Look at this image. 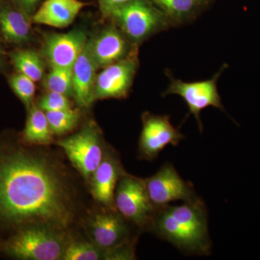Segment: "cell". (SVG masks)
<instances>
[{
    "label": "cell",
    "instance_id": "obj_1",
    "mask_svg": "<svg viewBox=\"0 0 260 260\" xmlns=\"http://www.w3.org/2000/svg\"><path fill=\"white\" fill-rule=\"evenodd\" d=\"M83 211L80 187L57 154L0 133V242L28 229L72 236Z\"/></svg>",
    "mask_w": 260,
    "mask_h": 260
},
{
    "label": "cell",
    "instance_id": "obj_2",
    "mask_svg": "<svg viewBox=\"0 0 260 260\" xmlns=\"http://www.w3.org/2000/svg\"><path fill=\"white\" fill-rule=\"evenodd\" d=\"M151 232L187 255L208 256L211 252L208 209L199 197L180 205L158 208Z\"/></svg>",
    "mask_w": 260,
    "mask_h": 260
},
{
    "label": "cell",
    "instance_id": "obj_3",
    "mask_svg": "<svg viewBox=\"0 0 260 260\" xmlns=\"http://www.w3.org/2000/svg\"><path fill=\"white\" fill-rule=\"evenodd\" d=\"M84 220L90 241L106 251L107 259H135L134 225L117 210L104 208Z\"/></svg>",
    "mask_w": 260,
    "mask_h": 260
},
{
    "label": "cell",
    "instance_id": "obj_4",
    "mask_svg": "<svg viewBox=\"0 0 260 260\" xmlns=\"http://www.w3.org/2000/svg\"><path fill=\"white\" fill-rule=\"evenodd\" d=\"M72 236L47 229H25L0 242V255L20 260L62 259Z\"/></svg>",
    "mask_w": 260,
    "mask_h": 260
},
{
    "label": "cell",
    "instance_id": "obj_5",
    "mask_svg": "<svg viewBox=\"0 0 260 260\" xmlns=\"http://www.w3.org/2000/svg\"><path fill=\"white\" fill-rule=\"evenodd\" d=\"M116 209L140 232H151L158 208L152 203L143 179L121 176L114 195Z\"/></svg>",
    "mask_w": 260,
    "mask_h": 260
},
{
    "label": "cell",
    "instance_id": "obj_6",
    "mask_svg": "<svg viewBox=\"0 0 260 260\" xmlns=\"http://www.w3.org/2000/svg\"><path fill=\"white\" fill-rule=\"evenodd\" d=\"M109 16L134 44L171 28L167 19L149 0H131Z\"/></svg>",
    "mask_w": 260,
    "mask_h": 260
},
{
    "label": "cell",
    "instance_id": "obj_7",
    "mask_svg": "<svg viewBox=\"0 0 260 260\" xmlns=\"http://www.w3.org/2000/svg\"><path fill=\"white\" fill-rule=\"evenodd\" d=\"M227 67V64H223L210 79L194 82H185L177 79L171 73L170 70H166V75L169 80V85L162 95L167 96L177 95L182 98L189 109V114L186 118L193 114L198 121L200 131L203 132V124L200 119L202 111L212 107L225 112L217 84Z\"/></svg>",
    "mask_w": 260,
    "mask_h": 260
},
{
    "label": "cell",
    "instance_id": "obj_8",
    "mask_svg": "<svg viewBox=\"0 0 260 260\" xmlns=\"http://www.w3.org/2000/svg\"><path fill=\"white\" fill-rule=\"evenodd\" d=\"M73 167L89 181L106 153L102 137L92 124L74 135L56 142Z\"/></svg>",
    "mask_w": 260,
    "mask_h": 260
},
{
    "label": "cell",
    "instance_id": "obj_9",
    "mask_svg": "<svg viewBox=\"0 0 260 260\" xmlns=\"http://www.w3.org/2000/svg\"><path fill=\"white\" fill-rule=\"evenodd\" d=\"M152 203L157 208L174 202H187L198 198L191 182L184 181L172 164L167 162L151 177L143 179Z\"/></svg>",
    "mask_w": 260,
    "mask_h": 260
},
{
    "label": "cell",
    "instance_id": "obj_10",
    "mask_svg": "<svg viewBox=\"0 0 260 260\" xmlns=\"http://www.w3.org/2000/svg\"><path fill=\"white\" fill-rule=\"evenodd\" d=\"M184 135L171 122L170 116L145 112L139 140L140 158L152 160L169 145L177 146Z\"/></svg>",
    "mask_w": 260,
    "mask_h": 260
},
{
    "label": "cell",
    "instance_id": "obj_11",
    "mask_svg": "<svg viewBox=\"0 0 260 260\" xmlns=\"http://www.w3.org/2000/svg\"><path fill=\"white\" fill-rule=\"evenodd\" d=\"M139 61L136 51L131 55L104 68L95 79L93 101L106 99H124L127 96Z\"/></svg>",
    "mask_w": 260,
    "mask_h": 260
},
{
    "label": "cell",
    "instance_id": "obj_12",
    "mask_svg": "<svg viewBox=\"0 0 260 260\" xmlns=\"http://www.w3.org/2000/svg\"><path fill=\"white\" fill-rule=\"evenodd\" d=\"M87 36L80 29L46 36L44 54L51 68H73L86 46Z\"/></svg>",
    "mask_w": 260,
    "mask_h": 260
},
{
    "label": "cell",
    "instance_id": "obj_13",
    "mask_svg": "<svg viewBox=\"0 0 260 260\" xmlns=\"http://www.w3.org/2000/svg\"><path fill=\"white\" fill-rule=\"evenodd\" d=\"M114 152L107 151L104 160L90 177V191L94 200L107 209L116 210L114 195L118 181L125 174Z\"/></svg>",
    "mask_w": 260,
    "mask_h": 260
},
{
    "label": "cell",
    "instance_id": "obj_14",
    "mask_svg": "<svg viewBox=\"0 0 260 260\" xmlns=\"http://www.w3.org/2000/svg\"><path fill=\"white\" fill-rule=\"evenodd\" d=\"M129 42L124 32L115 25L104 29L96 39L89 41L98 68H106L135 52Z\"/></svg>",
    "mask_w": 260,
    "mask_h": 260
},
{
    "label": "cell",
    "instance_id": "obj_15",
    "mask_svg": "<svg viewBox=\"0 0 260 260\" xmlns=\"http://www.w3.org/2000/svg\"><path fill=\"white\" fill-rule=\"evenodd\" d=\"M97 68L88 42L73 68V96L80 107H88L93 102Z\"/></svg>",
    "mask_w": 260,
    "mask_h": 260
},
{
    "label": "cell",
    "instance_id": "obj_16",
    "mask_svg": "<svg viewBox=\"0 0 260 260\" xmlns=\"http://www.w3.org/2000/svg\"><path fill=\"white\" fill-rule=\"evenodd\" d=\"M172 27L186 25L208 10L215 0H149Z\"/></svg>",
    "mask_w": 260,
    "mask_h": 260
},
{
    "label": "cell",
    "instance_id": "obj_17",
    "mask_svg": "<svg viewBox=\"0 0 260 260\" xmlns=\"http://www.w3.org/2000/svg\"><path fill=\"white\" fill-rule=\"evenodd\" d=\"M84 6L85 4L80 0H46L32 16V22L65 28L73 23Z\"/></svg>",
    "mask_w": 260,
    "mask_h": 260
},
{
    "label": "cell",
    "instance_id": "obj_18",
    "mask_svg": "<svg viewBox=\"0 0 260 260\" xmlns=\"http://www.w3.org/2000/svg\"><path fill=\"white\" fill-rule=\"evenodd\" d=\"M0 32L10 44H21L28 42L30 23L26 14L10 7L0 8Z\"/></svg>",
    "mask_w": 260,
    "mask_h": 260
},
{
    "label": "cell",
    "instance_id": "obj_19",
    "mask_svg": "<svg viewBox=\"0 0 260 260\" xmlns=\"http://www.w3.org/2000/svg\"><path fill=\"white\" fill-rule=\"evenodd\" d=\"M28 117L20 138L25 143L46 146L53 143V133L49 126L47 114L32 104L28 111Z\"/></svg>",
    "mask_w": 260,
    "mask_h": 260
},
{
    "label": "cell",
    "instance_id": "obj_20",
    "mask_svg": "<svg viewBox=\"0 0 260 260\" xmlns=\"http://www.w3.org/2000/svg\"><path fill=\"white\" fill-rule=\"evenodd\" d=\"M12 64L18 73L26 75L34 82L42 79L44 64L37 51L31 49H20L10 53Z\"/></svg>",
    "mask_w": 260,
    "mask_h": 260
},
{
    "label": "cell",
    "instance_id": "obj_21",
    "mask_svg": "<svg viewBox=\"0 0 260 260\" xmlns=\"http://www.w3.org/2000/svg\"><path fill=\"white\" fill-rule=\"evenodd\" d=\"M63 260L105 259V250L91 241L78 240L72 236L67 243Z\"/></svg>",
    "mask_w": 260,
    "mask_h": 260
},
{
    "label": "cell",
    "instance_id": "obj_22",
    "mask_svg": "<svg viewBox=\"0 0 260 260\" xmlns=\"http://www.w3.org/2000/svg\"><path fill=\"white\" fill-rule=\"evenodd\" d=\"M45 113L54 135H62L70 133L76 127L80 119L79 111L73 109V108Z\"/></svg>",
    "mask_w": 260,
    "mask_h": 260
},
{
    "label": "cell",
    "instance_id": "obj_23",
    "mask_svg": "<svg viewBox=\"0 0 260 260\" xmlns=\"http://www.w3.org/2000/svg\"><path fill=\"white\" fill-rule=\"evenodd\" d=\"M48 91L73 96V68H51L45 80Z\"/></svg>",
    "mask_w": 260,
    "mask_h": 260
},
{
    "label": "cell",
    "instance_id": "obj_24",
    "mask_svg": "<svg viewBox=\"0 0 260 260\" xmlns=\"http://www.w3.org/2000/svg\"><path fill=\"white\" fill-rule=\"evenodd\" d=\"M8 83L15 95L28 111L34 104L36 93L35 82L26 75L18 72L10 75Z\"/></svg>",
    "mask_w": 260,
    "mask_h": 260
},
{
    "label": "cell",
    "instance_id": "obj_25",
    "mask_svg": "<svg viewBox=\"0 0 260 260\" xmlns=\"http://www.w3.org/2000/svg\"><path fill=\"white\" fill-rule=\"evenodd\" d=\"M67 95L48 91L37 102V107L44 112H56L72 109V104Z\"/></svg>",
    "mask_w": 260,
    "mask_h": 260
},
{
    "label": "cell",
    "instance_id": "obj_26",
    "mask_svg": "<svg viewBox=\"0 0 260 260\" xmlns=\"http://www.w3.org/2000/svg\"><path fill=\"white\" fill-rule=\"evenodd\" d=\"M131 0H100L101 8L104 14L109 16L112 12L126 5Z\"/></svg>",
    "mask_w": 260,
    "mask_h": 260
},
{
    "label": "cell",
    "instance_id": "obj_27",
    "mask_svg": "<svg viewBox=\"0 0 260 260\" xmlns=\"http://www.w3.org/2000/svg\"><path fill=\"white\" fill-rule=\"evenodd\" d=\"M20 1L25 13L30 14L37 6L39 0H20Z\"/></svg>",
    "mask_w": 260,
    "mask_h": 260
},
{
    "label": "cell",
    "instance_id": "obj_28",
    "mask_svg": "<svg viewBox=\"0 0 260 260\" xmlns=\"http://www.w3.org/2000/svg\"><path fill=\"white\" fill-rule=\"evenodd\" d=\"M3 62H4V54H3V49L0 45V68L3 66Z\"/></svg>",
    "mask_w": 260,
    "mask_h": 260
}]
</instances>
